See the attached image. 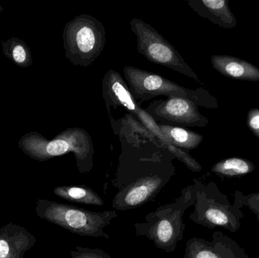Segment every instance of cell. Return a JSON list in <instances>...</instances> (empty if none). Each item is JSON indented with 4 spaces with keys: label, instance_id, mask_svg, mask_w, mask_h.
Wrapping results in <instances>:
<instances>
[{
    "label": "cell",
    "instance_id": "6da1fadb",
    "mask_svg": "<svg viewBox=\"0 0 259 258\" xmlns=\"http://www.w3.org/2000/svg\"><path fill=\"white\" fill-rule=\"evenodd\" d=\"M18 145L24 154L39 162L71 152L80 174H88L94 168V142L89 133L80 127L67 128L51 140L37 132H30L21 136Z\"/></svg>",
    "mask_w": 259,
    "mask_h": 258
},
{
    "label": "cell",
    "instance_id": "7a4b0ae2",
    "mask_svg": "<svg viewBox=\"0 0 259 258\" xmlns=\"http://www.w3.org/2000/svg\"><path fill=\"white\" fill-rule=\"evenodd\" d=\"M195 200L194 185L187 186L181 190V195L175 201L160 206L146 215L144 222L134 224L136 235L152 241L158 249L174 252L178 242L184 239V214L193 206Z\"/></svg>",
    "mask_w": 259,
    "mask_h": 258
},
{
    "label": "cell",
    "instance_id": "3957f363",
    "mask_svg": "<svg viewBox=\"0 0 259 258\" xmlns=\"http://www.w3.org/2000/svg\"><path fill=\"white\" fill-rule=\"evenodd\" d=\"M193 185L196 200L190 219L208 229L222 227L231 233H237L244 218L242 208L236 203L231 204L214 182L203 183L194 179Z\"/></svg>",
    "mask_w": 259,
    "mask_h": 258
},
{
    "label": "cell",
    "instance_id": "277c9868",
    "mask_svg": "<svg viewBox=\"0 0 259 258\" xmlns=\"http://www.w3.org/2000/svg\"><path fill=\"white\" fill-rule=\"evenodd\" d=\"M36 214L41 219L59 226L81 236L110 239L104 229L118 218L116 211L90 212L63 203L49 200L36 201Z\"/></svg>",
    "mask_w": 259,
    "mask_h": 258
},
{
    "label": "cell",
    "instance_id": "5b68a950",
    "mask_svg": "<svg viewBox=\"0 0 259 258\" xmlns=\"http://www.w3.org/2000/svg\"><path fill=\"white\" fill-rule=\"evenodd\" d=\"M126 83L136 100L144 102L158 96L185 98L198 106L208 109H219L218 100L203 88L189 89L155 73L126 66L123 69Z\"/></svg>",
    "mask_w": 259,
    "mask_h": 258
},
{
    "label": "cell",
    "instance_id": "8992f818",
    "mask_svg": "<svg viewBox=\"0 0 259 258\" xmlns=\"http://www.w3.org/2000/svg\"><path fill=\"white\" fill-rule=\"evenodd\" d=\"M62 36L65 57L75 66L88 68L100 57L106 46L104 25L88 14L77 15L68 21Z\"/></svg>",
    "mask_w": 259,
    "mask_h": 258
},
{
    "label": "cell",
    "instance_id": "52a82bcc",
    "mask_svg": "<svg viewBox=\"0 0 259 258\" xmlns=\"http://www.w3.org/2000/svg\"><path fill=\"white\" fill-rule=\"evenodd\" d=\"M130 27L137 38V51L149 62L199 80L178 50L150 24L134 18L130 21Z\"/></svg>",
    "mask_w": 259,
    "mask_h": 258
},
{
    "label": "cell",
    "instance_id": "ba28073f",
    "mask_svg": "<svg viewBox=\"0 0 259 258\" xmlns=\"http://www.w3.org/2000/svg\"><path fill=\"white\" fill-rule=\"evenodd\" d=\"M102 89L109 118L112 116V109L117 110L118 108H124L156 136L161 146L165 149V142L160 132L159 124L140 107L120 73L113 69L109 70L103 77Z\"/></svg>",
    "mask_w": 259,
    "mask_h": 258
},
{
    "label": "cell",
    "instance_id": "9c48e42d",
    "mask_svg": "<svg viewBox=\"0 0 259 258\" xmlns=\"http://www.w3.org/2000/svg\"><path fill=\"white\" fill-rule=\"evenodd\" d=\"M145 110L158 124L205 127L209 124L208 118L199 112L197 105L188 98L156 100Z\"/></svg>",
    "mask_w": 259,
    "mask_h": 258
},
{
    "label": "cell",
    "instance_id": "30bf717a",
    "mask_svg": "<svg viewBox=\"0 0 259 258\" xmlns=\"http://www.w3.org/2000/svg\"><path fill=\"white\" fill-rule=\"evenodd\" d=\"M171 175H167L165 172L150 173L137 179L115 195L112 209L115 211H127L152 201L161 192Z\"/></svg>",
    "mask_w": 259,
    "mask_h": 258
},
{
    "label": "cell",
    "instance_id": "8fae6325",
    "mask_svg": "<svg viewBox=\"0 0 259 258\" xmlns=\"http://www.w3.org/2000/svg\"><path fill=\"white\" fill-rule=\"evenodd\" d=\"M211 241L193 237L186 243L184 258H250L231 238L216 231Z\"/></svg>",
    "mask_w": 259,
    "mask_h": 258
},
{
    "label": "cell",
    "instance_id": "7c38bea8",
    "mask_svg": "<svg viewBox=\"0 0 259 258\" xmlns=\"http://www.w3.org/2000/svg\"><path fill=\"white\" fill-rule=\"evenodd\" d=\"M36 242L24 227L9 223L0 228V258H24Z\"/></svg>",
    "mask_w": 259,
    "mask_h": 258
},
{
    "label": "cell",
    "instance_id": "4fadbf2b",
    "mask_svg": "<svg viewBox=\"0 0 259 258\" xmlns=\"http://www.w3.org/2000/svg\"><path fill=\"white\" fill-rule=\"evenodd\" d=\"M214 70L234 80L259 81V68L250 62L226 55H214L211 57Z\"/></svg>",
    "mask_w": 259,
    "mask_h": 258
},
{
    "label": "cell",
    "instance_id": "5bb4252c",
    "mask_svg": "<svg viewBox=\"0 0 259 258\" xmlns=\"http://www.w3.org/2000/svg\"><path fill=\"white\" fill-rule=\"evenodd\" d=\"M187 3L198 15L223 28H234L237 25L228 0H188Z\"/></svg>",
    "mask_w": 259,
    "mask_h": 258
},
{
    "label": "cell",
    "instance_id": "9a60e30c",
    "mask_svg": "<svg viewBox=\"0 0 259 258\" xmlns=\"http://www.w3.org/2000/svg\"><path fill=\"white\" fill-rule=\"evenodd\" d=\"M255 170L253 162L243 158H230L217 162L211 168L213 174L221 178H237L251 174Z\"/></svg>",
    "mask_w": 259,
    "mask_h": 258
},
{
    "label": "cell",
    "instance_id": "2e32d148",
    "mask_svg": "<svg viewBox=\"0 0 259 258\" xmlns=\"http://www.w3.org/2000/svg\"><path fill=\"white\" fill-rule=\"evenodd\" d=\"M55 195L71 202L91 205L103 206L104 201L101 197L91 188L85 186H60L55 188Z\"/></svg>",
    "mask_w": 259,
    "mask_h": 258
},
{
    "label": "cell",
    "instance_id": "e0dca14e",
    "mask_svg": "<svg viewBox=\"0 0 259 258\" xmlns=\"http://www.w3.org/2000/svg\"><path fill=\"white\" fill-rule=\"evenodd\" d=\"M2 48L5 56L20 68H27L33 64L30 47L20 38L12 36L3 41Z\"/></svg>",
    "mask_w": 259,
    "mask_h": 258
},
{
    "label": "cell",
    "instance_id": "ac0fdd59",
    "mask_svg": "<svg viewBox=\"0 0 259 258\" xmlns=\"http://www.w3.org/2000/svg\"><path fill=\"white\" fill-rule=\"evenodd\" d=\"M234 203L238 204L242 209L244 206L248 207L249 210L255 214L259 224V192L246 195L240 191H236L234 193Z\"/></svg>",
    "mask_w": 259,
    "mask_h": 258
},
{
    "label": "cell",
    "instance_id": "d6986e66",
    "mask_svg": "<svg viewBox=\"0 0 259 258\" xmlns=\"http://www.w3.org/2000/svg\"><path fill=\"white\" fill-rule=\"evenodd\" d=\"M71 258H112L109 254L98 248H83L77 246L70 252Z\"/></svg>",
    "mask_w": 259,
    "mask_h": 258
},
{
    "label": "cell",
    "instance_id": "ffe728a7",
    "mask_svg": "<svg viewBox=\"0 0 259 258\" xmlns=\"http://www.w3.org/2000/svg\"><path fill=\"white\" fill-rule=\"evenodd\" d=\"M246 124L251 132L259 139V109H252L248 112Z\"/></svg>",
    "mask_w": 259,
    "mask_h": 258
},
{
    "label": "cell",
    "instance_id": "44dd1931",
    "mask_svg": "<svg viewBox=\"0 0 259 258\" xmlns=\"http://www.w3.org/2000/svg\"><path fill=\"white\" fill-rule=\"evenodd\" d=\"M3 11H4V9H3V6H0V14H1Z\"/></svg>",
    "mask_w": 259,
    "mask_h": 258
}]
</instances>
